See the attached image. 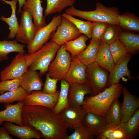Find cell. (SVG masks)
<instances>
[{
    "label": "cell",
    "instance_id": "cell-16",
    "mask_svg": "<svg viewBox=\"0 0 139 139\" xmlns=\"http://www.w3.org/2000/svg\"><path fill=\"white\" fill-rule=\"evenodd\" d=\"M24 105L23 101H19L15 104H5V109L0 111V125L4 121H8L23 125L22 112Z\"/></svg>",
    "mask_w": 139,
    "mask_h": 139
},
{
    "label": "cell",
    "instance_id": "cell-42",
    "mask_svg": "<svg viewBox=\"0 0 139 139\" xmlns=\"http://www.w3.org/2000/svg\"><path fill=\"white\" fill-rule=\"evenodd\" d=\"M5 128L1 127L0 128V139H12Z\"/></svg>",
    "mask_w": 139,
    "mask_h": 139
},
{
    "label": "cell",
    "instance_id": "cell-10",
    "mask_svg": "<svg viewBox=\"0 0 139 139\" xmlns=\"http://www.w3.org/2000/svg\"><path fill=\"white\" fill-rule=\"evenodd\" d=\"M19 28V31L16 36V40L18 42L28 45L33 39L37 30L32 16L24 10L21 12Z\"/></svg>",
    "mask_w": 139,
    "mask_h": 139
},
{
    "label": "cell",
    "instance_id": "cell-1",
    "mask_svg": "<svg viewBox=\"0 0 139 139\" xmlns=\"http://www.w3.org/2000/svg\"><path fill=\"white\" fill-rule=\"evenodd\" d=\"M24 125L39 132L45 139H67L68 127L59 114L45 107L24 105Z\"/></svg>",
    "mask_w": 139,
    "mask_h": 139
},
{
    "label": "cell",
    "instance_id": "cell-36",
    "mask_svg": "<svg viewBox=\"0 0 139 139\" xmlns=\"http://www.w3.org/2000/svg\"><path fill=\"white\" fill-rule=\"evenodd\" d=\"M109 45L115 64L117 63L129 54L124 45L118 39Z\"/></svg>",
    "mask_w": 139,
    "mask_h": 139
},
{
    "label": "cell",
    "instance_id": "cell-31",
    "mask_svg": "<svg viewBox=\"0 0 139 139\" xmlns=\"http://www.w3.org/2000/svg\"><path fill=\"white\" fill-rule=\"evenodd\" d=\"M61 81L60 90L57 101L53 109L55 113L58 114L69 106L68 94L70 85L65 79Z\"/></svg>",
    "mask_w": 139,
    "mask_h": 139
},
{
    "label": "cell",
    "instance_id": "cell-19",
    "mask_svg": "<svg viewBox=\"0 0 139 139\" xmlns=\"http://www.w3.org/2000/svg\"><path fill=\"white\" fill-rule=\"evenodd\" d=\"M3 127L9 134L21 139L39 138L42 135L38 131L28 126L16 125L12 123L6 121Z\"/></svg>",
    "mask_w": 139,
    "mask_h": 139
},
{
    "label": "cell",
    "instance_id": "cell-23",
    "mask_svg": "<svg viewBox=\"0 0 139 139\" xmlns=\"http://www.w3.org/2000/svg\"><path fill=\"white\" fill-rule=\"evenodd\" d=\"M7 4H10L12 9V14L9 17L6 18L3 15L1 16V20L6 22L9 27L10 32L7 38L9 39H14L19 30V25L16 16V10L17 0L8 1L2 0Z\"/></svg>",
    "mask_w": 139,
    "mask_h": 139
},
{
    "label": "cell",
    "instance_id": "cell-32",
    "mask_svg": "<svg viewBox=\"0 0 139 139\" xmlns=\"http://www.w3.org/2000/svg\"><path fill=\"white\" fill-rule=\"evenodd\" d=\"M47 4L44 12L46 16L57 12H60L68 7L73 5L75 0H46Z\"/></svg>",
    "mask_w": 139,
    "mask_h": 139
},
{
    "label": "cell",
    "instance_id": "cell-26",
    "mask_svg": "<svg viewBox=\"0 0 139 139\" xmlns=\"http://www.w3.org/2000/svg\"><path fill=\"white\" fill-rule=\"evenodd\" d=\"M118 39L126 47L129 53L134 54L139 50V34L126 31H122Z\"/></svg>",
    "mask_w": 139,
    "mask_h": 139
},
{
    "label": "cell",
    "instance_id": "cell-33",
    "mask_svg": "<svg viewBox=\"0 0 139 139\" xmlns=\"http://www.w3.org/2000/svg\"><path fill=\"white\" fill-rule=\"evenodd\" d=\"M118 99L116 98L114 100L105 117L108 124L117 126L121 122V104Z\"/></svg>",
    "mask_w": 139,
    "mask_h": 139
},
{
    "label": "cell",
    "instance_id": "cell-35",
    "mask_svg": "<svg viewBox=\"0 0 139 139\" xmlns=\"http://www.w3.org/2000/svg\"><path fill=\"white\" fill-rule=\"evenodd\" d=\"M28 95L27 92L20 86L15 90L1 94L0 103L8 104L15 101H23Z\"/></svg>",
    "mask_w": 139,
    "mask_h": 139
},
{
    "label": "cell",
    "instance_id": "cell-40",
    "mask_svg": "<svg viewBox=\"0 0 139 139\" xmlns=\"http://www.w3.org/2000/svg\"><path fill=\"white\" fill-rule=\"evenodd\" d=\"M20 86V78L1 81L0 82V93L15 90Z\"/></svg>",
    "mask_w": 139,
    "mask_h": 139
},
{
    "label": "cell",
    "instance_id": "cell-37",
    "mask_svg": "<svg viewBox=\"0 0 139 139\" xmlns=\"http://www.w3.org/2000/svg\"><path fill=\"white\" fill-rule=\"evenodd\" d=\"M122 29L118 24H109L103 34L101 40L109 45L118 39Z\"/></svg>",
    "mask_w": 139,
    "mask_h": 139
},
{
    "label": "cell",
    "instance_id": "cell-3",
    "mask_svg": "<svg viewBox=\"0 0 139 139\" xmlns=\"http://www.w3.org/2000/svg\"><path fill=\"white\" fill-rule=\"evenodd\" d=\"M66 13L72 16L94 22H102L111 24L118 25V17L120 14L118 8L115 7H107L101 3H96L93 11H85L75 8L73 5L66 9Z\"/></svg>",
    "mask_w": 139,
    "mask_h": 139
},
{
    "label": "cell",
    "instance_id": "cell-29",
    "mask_svg": "<svg viewBox=\"0 0 139 139\" xmlns=\"http://www.w3.org/2000/svg\"><path fill=\"white\" fill-rule=\"evenodd\" d=\"M89 38L82 34L78 38L69 41L64 44L65 49L68 52L72 57H75L82 52L86 47V42Z\"/></svg>",
    "mask_w": 139,
    "mask_h": 139
},
{
    "label": "cell",
    "instance_id": "cell-24",
    "mask_svg": "<svg viewBox=\"0 0 139 139\" xmlns=\"http://www.w3.org/2000/svg\"><path fill=\"white\" fill-rule=\"evenodd\" d=\"M118 25L127 31L139 32V18L134 14L126 12L118 17Z\"/></svg>",
    "mask_w": 139,
    "mask_h": 139
},
{
    "label": "cell",
    "instance_id": "cell-9",
    "mask_svg": "<svg viewBox=\"0 0 139 139\" xmlns=\"http://www.w3.org/2000/svg\"><path fill=\"white\" fill-rule=\"evenodd\" d=\"M29 67L24 53H18L10 64L0 73L1 81L20 78Z\"/></svg>",
    "mask_w": 139,
    "mask_h": 139
},
{
    "label": "cell",
    "instance_id": "cell-28",
    "mask_svg": "<svg viewBox=\"0 0 139 139\" xmlns=\"http://www.w3.org/2000/svg\"><path fill=\"white\" fill-rule=\"evenodd\" d=\"M119 125L126 133L127 139H134L137 136L139 131V109L134 112L128 120Z\"/></svg>",
    "mask_w": 139,
    "mask_h": 139
},
{
    "label": "cell",
    "instance_id": "cell-27",
    "mask_svg": "<svg viewBox=\"0 0 139 139\" xmlns=\"http://www.w3.org/2000/svg\"><path fill=\"white\" fill-rule=\"evenodd\" d=\"M26 46L18 43L16 40L7 41L0 40V62L7 60L8 54L15 52L24 53Z\"/></svg>",
    "mask_w": 139,
    "mask_h": 139
},
{
    "label": "cell",
    "instance_id": "cell-2",
    "mask_svg": "<svg viewBox=\"0 0 139 139\" xmlns=\"http://www.w3.org/2000/svg\"><path fill=\"white\" fill-rule=\"evenodd\" d=\"M123 87L122 85L118 83L106 88L96 95L86 96L82 106L86 113L105 117L112 102L121 94Z\"/></svg>",
    "mask_w": 139,
    "mask_h": 139
},
{
    "label": "cell",
    "instance_id": "cell-22",
    "mask_svg": "<svg viewBox=\"0 0 139 139\" xmlns=\"http://www.w3.org/2000/svg\"><path fill=\"white\" fill-rule=\"evenodd\" d=\"M95 62L109 73L115 66L109 45L101 40Z\"/></svg>",
    "mask_w": 139,
    "mask_h": 139
},
{
    "label": "cell",
    "instance_id": "cell-20",
    "mask_svg": "<svg viewBox=\"0 0 139 139\" xmlns=\"http://www.w3.org/2000/svg\"><path fill=\"white\" fill-rule=\"evenodd\" d=\"M87 94L93 95L92 90L87 83L70 86L68 94L69 106H82L84 102V96Z\"/></svg>",
    "mask_w": 139,
    "mask_h": 139
},
{
    "label": "cell",
    "instance_id": "cell-13",
    "mask_svg": "<svg viewBox=\"0 0 139 139\" xmlns=\"http://www.w3.org/2000/svg\"><path fill=\"white\" fill-rule=\"evenodd\" d=\"M86 112L82 107L69 106L59 114L68 128L74 129L82 124Z\"/></svg>",
    "mask_w": 139,
    "mask_h": 139
},
{
    "label": "cell",
    "instance_id": "cell-6",
    "mask_svg": "<svg viewBox=\"0 0 139 139\" xmlns=\"http://www.w3.org/2000/svg\"><path fill=\"white\" fill-rule=\"evenodd\" d=\"M64 44L58 49L55 58L49 66L47 73L51 78L58 81L65 79L72 58L70 54L65 49Z\"/></svg>",
    "mask_w": 139,
    "mask_h": 139
},
{
    "label": "cell",
    "instance_id": "cell-5",
    "mask_svg": "<svg viewBox=\"0 0 139 139\" xmlns=\"http://www.w3.org/2000/svg\"><path fill=\"white\" fill-rule=\"evenodd\" d=\"M86 66L87 83L92 90L93 95H95L107 88L109 75L95 62Z\"/></svg>",
    "mask_w": 139,
    "mask_h": 139
},
{
    "label": "cell",
    "instance_id": "cell-25",
    "mask_svg": "<svg viewBox=\"0 0 139 139\" xmlns=\"http://www.w3.org/2000/svg\"><path fill=\"white\" fill-rule=\"evenodd\" d=\"M101 40L90 41V43L82 52L75 56L85 65L95 62Z\"/></svg>",
    "mask_w": 139,
    "mask_h": 139
},
{
    "label": "cell",
    "instance_id": "cell-38",
    "mask_svg": "<svg viewBox=\"0 0 139 139\" xmlns=\"http://www.w3.org/2000/svg\"><path fill=\"white\" fill-rule=\"evenodd\" d=\"M74 132L67 136V139H92L94 137L90 134L83 123L75 128Z\"/></svg>",
    "mask_w": 139,
    "mask_h": 139
},
{
    "label": "cell",
    "instance_id": "cell-41",
    "mask_svg": "<svg viewBox=\"0 0 139 139\" xmlns=\"http://www.w3.org/2000/svg\"><path fill=\"white\" fill-rule=\"evenodd\" d=\"M46 80L44 85L42 91L48 94H53L57 92V79L51 78L46 73Z\"/></svg>",
    "mask_w": 139,
    "mask_h": 139
},
{
    "label": "cell",
    "instance_id": "cell-34",
    "mask_svg": "<svg viewBox=\"0 0 139 139\" xmlns=\"http://www.w3.org/2000/svg\"><path fill=\"white\" fill-rule=\"evenodd\" d=\"M62 16L73 24L81 33L86 36L89 39H91L93 22L79 19L66 13Z\"/></svg>",
    "mask_w": 139,
    "mask_h": 139
},
{
    "label": "cell",
    "instance_id": "cell-30",
    "mask_svg": "<svg viewBox=\"0 0 139 139\" xmlns=\"http://www.w3.org/2000/svg\"><path fill=\"white\" fill-rule=\"evenodd\" d=\"M97 139H127L125 132L119 125L116 126L107 124Z\"/></svg>",
    "mask_w": 139,
    "mask_h": 139
},
{
    "label": "cell",
    "instance_id": "cell-18",
    "mask_svg": "<svg viewBox=\"0 0 139 139\" xmlns=\"http://www.w3.org/2000/svg\"><path fill=\"white\" fill-rule=\"evenodd\" d=\"M42 2L41 0H27L22 7L32 16L37 30L46 25Z\"/></svg>",
    "mask_w": 139,
    "mask_h": 139
},
{
    "label": "cell",
    "instance_id": "cell-43",
    "mask_svg": "<svg viewBox=\"0 0 139 139\" xmlns=\"http://www.w3.org/2000/svg\"><path fill=\"white\" fill-rule=\"evenodd\" d=\"M19 2V8L18 12V13L19 14L21 13L22 11V8L23 7V5L25 4L26 1V0H18Z\"/></svg>",
    "mask_w": 139,
    "mask_h": 139
},
{
    "label": "cell",
    "instance_id": "cell-12",
    "mask_svg": "<svg viewBox=\"0 0 139 139\" xmlns=\"http://www.w3.org/2000/svg\"><path fill=\"white\" fill-rule=\"evenodd\" d=\"M86 69V65L75 57H72L70 67L65 79L70 86L87 83Z\"/></svg>",
    "mask_w": 139,
    "mask_h": 139
},
{
    "label": "cell",
    "instance_id": "cell-15",
    "mask_svg": "<svg viewBox=\"0 0 139 139\" xmlns=\"http://www.w3.org/2000/svg\"><path fill=\"white\" fill-rule=\"evenodd\" d=\"M123 99L121 107V122L127 121L139 107V98L123 86ZM120 122V123H121Z\"/></svg>",
    "mask_w": 139,
    "mask_h": 139
},
{
    "label": "cell",
    "instance_id": "cell-7",
    "mask_svg": "<svg viewBox=\"0 0 139 139\" xmlns=\"http://www.w3.org/2000/svg\"><path fill=\"white\" fill-rule=\"evenodd\" d=\"M62 18L60 15L54 16L48 24L37 31L33 39L27 46L28 54L34 53L47 42L60 24Z\"/></svg>",
    "mask_w": 139,
    "mask_h": 139
},
{
    "label": "cell",
    "instance_id": "cell-11",
    "mask_svg": "<svg viewBox=\"0 0 139 139\" xmlns=\"http://www.w3.org/2000/svg\"><path fill=\"white\" fill-rule=\"evenodd\" d=\"M59 91L55 93L48 94L41 91H32L26 97L23 102L24 105L46 107L53 109L57 102Z\"/></svg>",
    "mask_w": 139,
    "mask_h": 139
},
{
    "label": "cell",
    "instance_id": "cell-17",
    "mask_svg": "<svg viewBox=\"0 0 139 139\" xmlns=\"http://www.w3.org/2000/svg\"><path fill=\"white\" fill-rule=\"evenodd\" d=\"M20 86L30 94L34 91H41L43 84L39 73L29 68L20 78Z\"/></svg>",
    "mask_w": 139,
    "mask_h": 139
},
{
    "label": "cell",
    "instance_id": "cell-39",
    "mask_svg": "<svg viewBox=\"0 0 139 139\" xmlns=\"http://www.w3.org/2000/svg\"><path fill=\"white\" fill-rule=\"evenodd\" d=\"M90 41L101 40V37L109 24L102 22H93Z\"/></svg>",
    "mask_w": 139,
    "mask_h": 139
},
{
    "label": "cell",
    "instance_id": "cell-8",
    "mask_svg": "<svg viewBox=\"0 0 139 139\" xmlns=\"http://www.w3.org/2000/svg\"><path fill=\"white\" fill-rule=\"evenodd\" d=\"M81 35L82 33L73 24L62 16L60 24L50 37L52 41L60 46Z\"/></svg>",
    "mask_w": 139,
    "mask_h": 139
},
{
    "label": "cell",
    "instance_id": "cell-4",
    "mask_svg": "<svg viewBox=\"0 0 139 139\" xmlns=\"http://www.w3.org/2000/svg\"><path fill=\"white\" fill-rule=\"evenodd\" d=\"M60 46L51 40L34 53L24 54L29 68L39 71L40 75H44L48 72L49 66Z\"/></svg>",
    "mask_w": 139,
    "mask_h": 139
},
{
    "label": "cell",
    "instance_id": "cell-21",
    "mask_svg": "<svg viewBox=\"0 0 139 139\" xmlns=\"http://www.w3.org/2000/svg\"><path fill=\"white\" fill-rule=\"evenodd\" d=\"M83 123L91 135L96 138L101 133L107 124L105 117L90 112L86 113Z\"/></svg>",
    "mask_w": 139,
    "mask_h": 139
},
{
    "label": "cell",
    "instance_id": "cell-14",
    "mask_svg": "<svg viewBox=\"0 0 139 139\" xmlns=\"http://www.w3.org/2000/svg\"><path fill=\"white\" fill-rule=\"evenodd\" d=\"M132 55L129 54L116 64L109 73L107 83V88L113 85L119 83L120 80L124 76L127 77L129 80L135 78L132 76L128 67V64L131 59Z\"/></svg>",
    "mask_w": 139,
    "mask_h": 139
}]
</instances>
